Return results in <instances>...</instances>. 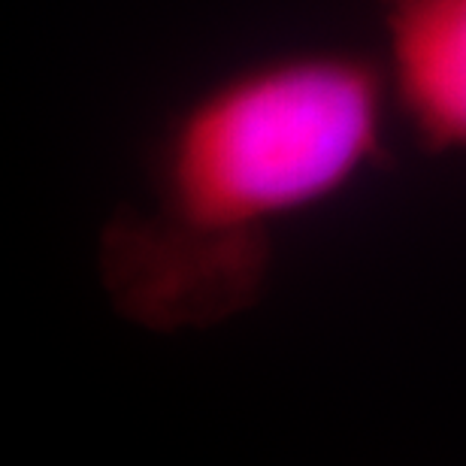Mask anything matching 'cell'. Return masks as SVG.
I'll use <instances>...</instances> for the list:
<instances>
[{
  "label": "cell",
  "mask_w": 466,
  "mask_h": 466,
  "mask_svg": "<svg viewBox=\"0 0 466 466\" xmlns=\"http://www.w3.org/2000/svg\"><path fill=\"white\" fill-rule=\"evenodd\" d=\"M390 116L381 64L346 49L285 52L198 91L157 137L146 200L100 239L116 309L161 333L248 309L273 230L376 167Z\"/></svg>",
  "instance_id": "obj_1"
},
{
  "label": "cell",
  "mask_w": 466,
  "mask_h": 466,
  "mask_svg": "<svg viewBox=\"0 0 466 466\" xmlns=\"http://www.w3.org/2000/svg\"><path fill=\"white\" fill-rule=\"evenodd\" d=\"M394 116L433 155L466 152V0H381Z\"/></svg>",
  "instance_id": "obj_2"
}]
</instances>
